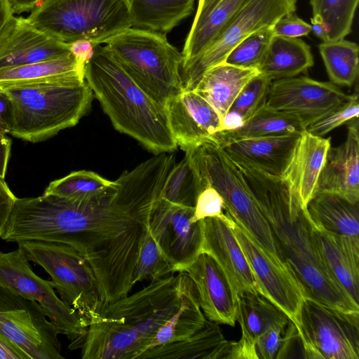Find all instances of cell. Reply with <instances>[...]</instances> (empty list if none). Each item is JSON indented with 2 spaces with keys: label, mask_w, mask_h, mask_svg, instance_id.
<instances>
[{
  "label": "cell",
  "mask_w": 359,
  "mask_h": 359,
  "mask_svg": "<svg viewBox=\"0 0 359 359\" xmlns=\"http://www.w3.org/2000/svg\"><path fill=\"white\" fill-rule=\"evenodd\" d=\"M112 183L113 181L94 172L79 170L51 182L43 194L73 200L83 199L104 191Z\"/></svg>",
  "instance_id": "38"
},
{
  "label": "cell",
  "mask_w": 359,
  "mask_h": 359,
  "mask_svg": "<svg viewBox=\"0 0 359 359\" xmlns=\"http://www.w3.org/2000/svg\"><path fill=\"white\" fill-rule=\"evenodd\" d=\"M359 0H310L313 15L325 25L327 41L344 39L351 32Z\"/></svg>",
  "instance_id": "37"
},
{
  "label": "cell",
  "mask_w": 359,
  "mask_h": 359,
  "mask_svg": "<svg viewBox=\"0 0 359 359\" xmlns=\"http://www.w3.org/2000/svg\"><path fill=\"white\" fill-rule=\"evenodd\" d=\"M185 154L190 156L204 188L210 186L222 196L226 213L263 249L282 262L269 222L253 198L241 170L219 142L211 137Z\"/></svg>",
  "instance_id": "7"
},
{
  "label": "cell",
  "mask_w": 359,
  "mask_h": 359,
  "mask_svg": "<svg viewBox=\"0 0 359 359\" xmlns=\"http://www.w3.org/2000/svg\"><path fill=\"white\" fill-rule=\"evenodd\" d=\"M165 107L175 142L185 152L222 130L218 113L194 90H184Z\"/></svg>",
  "instance_id": "17"
},
{
  "label": "cell",
  "mask_w": 359,
  "mask_h": 359,
  "mask_svg": "<svg viewBox=\"0 0 359 359\" xmlns=\"http://www.w3.org/2000/svg\"><path fill=\"white\" fill-rule=\"evenodd\" d=\"M18 245L29 261L50 275L60 299L77 312L86 327L100 319L102 306L97 281L79 251L58 242L28 241Z\"/></svg>",
  "instance_id": "9"
},
{
  "label": "cell",
  "mask_w": 359,
  "mask_h": 359,
  "mask_svg": "<svg viewBox=\"0 0 359 359\" xmlns=\"http://www.w3.org/2000/svg\"><path fill=\"white\" fill-rule=\"evenodd\" d=\"M306 128V124L297 115L271 109L264 103L242 126L221 130L212 137L222 143L239 139L302 133Z\"/></svg>",
  "instance_id": "33"
},
{
  "label": "cell",
  "mask_w": 359,
  "mask_h": 359,
  "mask_svg": "<svg viewBox=\"0 0 359 359\" xmlns=\"http://www.w3.org/2000/svg\"><path fill=\"white\" fill-rule=\"evenodd\" d=\"M359 100L358 92L350 95L348 99L341 102L321 118L307 126L310 133L323 137L332 130L358 118Z\"/></svg>",
  "instance_id": "42"
},
{
  "label": "cell",
  "mask_w": 359,
  "mask_h": 359,
  "mask_svg": "<svg viewBox=\"0 0 359 359\" xmlns=\"http://www.w3.org/2000/svg\"><path fill=\"white\" fill-rule=\"evenodd\" d=\"M194 208L159 198L154 204L148 229L172 271L184 272L202 252V220L191 222Z\"/></svg>",
  "instance_id": "14"
},
{
  "label": "cell",
  "mask_w": 359,
  "mask_h": 359,
  "mask_svg": "<svg viewBox=\"0 0 359 359\" xmlns=\"http://www.w3.org/2000/svg\"><path fill=\"white\" fill-rule=\"evenodd\" d=\"M180 306L159 328L148 349L184 339L201 329L206 321L194 282L186 272H180Z\"/></svg>",
  "instance_id": "32"
},
{
  "label": "cell",
  "mask_w": 359,
  "mask_h": 359,
  "mask_svg": "<svg viewBox=\"0 0 359 359\" xmlns=\"http://www.w3.org/2000/svg\"><path fill=\"white\" fill-rule=\"evenodd\" d=\"M301 134L239 139L219 144L234 163L283 177Z\"/></svg>",
  "instance_id": "21"
},
{
  "label": "cell",
  "mask_w": 359,
  "mask_h": 359,
  "mask_svg": "<svg viewBox=\"0 0 359 359\" xmlns=\"http://www.w3.org/2000/svg\"><path fill=\"white\" fill-rule=\"evenodd\" d=\"M17 198L4 179L0 177V238L5 230Z\"/></svg>",
  "instance_id": "47"
},
{
  "label": "cell",
  "mask_w": 359,
  "mask_h": 359,
  "mask_svg": "<svg viewBox=\"0 0 359 359\" xmlns=\"http://www.w3.org/2000/svg\"><path fill=\"white\" fill-rule=\"evenodd\" d=\"M175 165L173 155L160 154L123 172L93 196L43 195L33 205L32 238L67 244L85 257L97 281L101 311L127 297L134 286L141 236Z\"/></svg>",
  "instance_id": "1"
},
{
  "label": "cell",
  "mask_w": 359,
  "mask_h": 359,
  "mask_svg": "<svg viewBox=\"0 0 359 359\" xmlns=\"http://www.w3.org/2000/svg\"><path fill=\"white\" fill-rule=\"evenodd\" d=\"M11 140L6 133L0 131V177L4 179L11 155Z\"/></svg>",
  "instance_id": "50"
},
{
  "label": "cell",
  "mask_w": 359,
  "mask_h": 359,
  "mask_svg": "<svg viewBox=\"0 0 359 359\" xmlns=\"http://www.w3.org/2000/svg\"><path fill=\"white\" fill-rule=\"evenodd\" d=\"M231 342L217 323L206 320L201 329L186 339L151 348L137 359H228Z\"/></svg>",
  "instance_id": "27"
},
{
  "label": "cell",
  "mask_w": 359,
  "mask_h": 359,
  "mask_svg": "<svg viewBox=\"0 0 359 359\" xmlns=\"http://www.w3.org/2000/svg\"><path fill=\"white\" fill-rule=\"evenodd\" d=\"M330 147V137L316 136L304 130L282 177L289 183L305 208L316 193Z\"/></svg>",
  "instance_id": "25"
},
{
  "label": "cell",
  "mask_w": 359,
  "mask_h": 359,
  "mask_svg": "<svg viewBox=\"0 0 359 359\" xmlns=\"http://www.w3.org/2000/svg\"><path fill=\"white\" fill-rule=\"evenodd\" d=\"M347 123V135L340 145L330 147L320 172L316 194L338 195L359 203V124L358 118ZM315 194V195H316Z\"/></svg>",
  "instance_id": "20"
},
{
  "label": "cell",
  "mask_w": 359,
  "mask_h": 359,
  "mask_svg": "<svg viewBox=\"0 0 359 359\" xmlns=\"http://www.w3.org/2000/svg\"><path fill=\"white\" fill-rule=\"evenodd\" d=\"M313 236L326 269L359 304V237L334 234L313 226Z\"/></svg>",
  "instance_id": "23"
},
{
  "label": "cell",
  "mask_w": 359,
  "mask_h": 359,
  "mask_svg": "<svg viewBox=\"0 0 359 359\" xmlns=\"http://www.w3.org/2000/svg\"><path fill=\"white\" fill-rule=\"evenodd\" d=\"M224 203L218 191L210 186L205 187L197 197L191 222L208 217H222L224 215Z\"/></svg>",
  "instance_id": "43"
},
{
  "label": "cell",
  "mask_w": 359,
  "mask_h": 359,
  "mask_svg": "<svg viewBox=\"0 0 359 359\" xmlns=\"http://www.w3.org/2000/svg\"><path fill=\"white\" fill-rule=\"evenodd\" d=\"M10 0H0V52L10 39L18 22Z\"/></svg>",
  "instance_id": "46"
},
{
  "label": "cell",
  "mask_w": 359,
  "mask_h": 359,
  "mask_svg": "<svg viewBox=\"0 0 359 359\" xmlns=\"http://www.w3.org/2000/svg\"><path fill=\"white\" fill-rule=\"evenodd\" d=\"M60 334L36 302L0 286V334L29 359H62Z\"/></svg>",
  "instance_id": "13"
},
{
  "label": "cell",
  "mask_w": 359,
  "mask_h": 359,
  "mask_svg": "<svg viewBox=\"0 0 359 359\" xmlns=\"http://www.w3.org/2000/svg\"><path fill=\"white\" fill-rule=\"evenodd\" d=\"M288 323L273 325L259 337L256 341L258 358L277 359L285 341V328Z\"/></svg>",
  "instance_id": "44"
},
{
  "label": "cell",
  "mask_w": 359,
  "mask_h": 359,
  "mask_svg": "<svg viewBox=\"0 0 359 359\" xmlns=\"http://www.w3.org/2000/svg\"><path fill=\"white\" fill-rule=\"evenodd\" d=\"M249 0H198L186 39L182 66L205 50Z\"/></svg>",
  "instance_id": "26"
},
{
  "label": "cell",
  "mask_w": 359,
  "mask_h": 359,
  "mask_svg": "<svg viewBox=\"0 0 359 359\" xmlns=\"http://www.w3.org/2000/svg\"><path fill=\"white\" fill-rule=\"evenodd\" d=\"M236 164L270 225L280 259L301 285L305 297L334 309L359 312V304L321 262L306 208L289 183L282 177Z\"/></svg>",
  "instance_id": "2"
},
{
  "label": "cell",
  "mask_w": 359,
  "mask_h": 359,
  "mask_svg": "<svg viewBox=\"0 0 359 359\" xmlns=\"http://www.w3.org/2000/svg\"><path fill=\"white\" fill-rule=\"evenodd\" d=\"M84 72L85 65L70 53L57 59L0 68V90L85 80Z\"/></svg>",
  "instance_id": "28"
},
{
  "label": "cell",
  "mask_w": 359,
  "mask_h": 359,
  "mask_svg": "<svg viewBox=\"0 0 359 359\" xmlns=\"http://www.w3.org/2000/svg\"><path fill=\"white\" fill-rule=\"evenodd\" d=\"M173 273L170 265L163 257L147 226L140 241L134 270V285L147 279L157 280Z\"/></svg>",
  "instance_id": "39"
},
{
  "label": "cell",
  "mask_w": 359,
  "mask_h": 359,
  "mask_svg": "<svg viewBox=\"0 0 359 359\" xmlns=\"http://www.w3.org/2000/svg\"><path fill=\"white\" fill-rule=\"evenodd\" d=\"M297 330L305 358H359V312L345 311L305 298Z\"/></svg>",
  "instance_id": "10"
},
{
  "label": "cell",
  "mask_w": 359,
  "mask_h": 359,
  "mask_svg": "<svg viewBox=\"0 0 359 359\" xmlns=\"http://www.w3.org/2000/svg\"><path fill=\"white\" fill-rule=\"evenodd\" d=\"M180 304V276L172 274L104 307L90 325L83 359H137Z\"/></svg>",
  "instance_id": "3"
},
{
  "label": "cell",
  "mask_w": 359,
  "mask_h": 359,
  "mask_svg": "<svg viewBox=\"0 0 359 359\" xmlns=\"http://www.w3.org/2000/svg\"><path fill=\"white\" fill-rule=\"evenodd\" d=\"M259 73L257 69L222 62L207 70L193 90L215 109L222 122L239 93Z\"/></svg>",
  "instance_id": "29"
},
{
  "label": "cell",
  "mask_w": 359,
  "mask_h": 359,
  "mask_svg": "<svg viewBox=\"0 0 359 359\" xmlns=\"http://www.w3.org/2000/svg\"><path fill=\"white\" fill-rule=\"evenodd\" d=\"M0 286L37 302L60 334L71 341L69 348L81 347L88 327L77 312L57 297L53 282L42 279L32 270L20 246L8 252L0 250Z\"/></svg>",
  "instance_id": "11"
},
{
  "label": "cell",
  "mask_w": 359,
  "mask_h": 359,
  "mask_svg": "<svg viewBox=\"0 0 359 359\" xmlns=\"http://www.w3.org/2000/svg\"><path fill=\"white\" fill-rule=\"evenodd\" d=\"M349 96L331 81L294 76L272 81L264 104L273 109L296 114L308 126Z\"/></svg>",
  "instance_id": "16"
},
{
  "label": "cell",
  "mask_w": 359,
  "mask_h": 359,
  "mask_svg": "<svg viewBox=\"0 0 359 359\" xmlns=\"http://www.w3.org/2000/svg\"><path fill=\"white\" fill-rule=\"evenodd\" d=\"M132 27L166 34L191 15L196 0H126Z\"/></svg>",
  "instance_id": "34"
},
{
  "label": "cell",
  "mask_w": 359,
  "mask_h": 359,
  "mask_svg": "<svg viewBox=\"0 0 359 359\" xmlns=\"http://www.w3.org/2000/svg\"><path fill=\"white\" fill-rule=\"evenodd\" d=\"M70 53V43L55 39L20 17L0 52V68L57 59Z\"/></svg>",
  "instance_id": "24"
},
{
  "label": "cell",
  "mask_w": 359,
  "mask_h": 359,
  "mask_svg": "<svg viewBox=\"0 0 359 359\" xmlns=\"http://www.w3.org/2000/svg\"><path fill=\"white\" fill-rule=\"evenodd\" d=\"M271 82L259 73L243 87L228 112L237 114L244 123L265 102Z\"/></svg>",
  "instance_id": "41"
},
{
  "label": "cell",
  "mask_w": 359,
  "mask_h": 359,
  "mask_svg": "<svg viewBox=\"0 0 359 359\" xmlns=\"http://www.w3.org/2000/svg\"><path fill=\"white\" fill-rule=\"evenodd\" d=\"M318 48L330 81L335 85L353 86L358 77V46L343 39L324 41Z\"/></svg>",
  "instance_id": "35"
},
{
  "label": "cell",
  "mask_w": 359,
  "mask_h": 359,
  "mask_svg": "<svg viewBox=\"0 0 359 359\" xmlns=\"http://www.w3.org/2000/svg\"><path fill=\"white\" fill-rule=\"evenodd\" d=\"M236 321L242 332L239 341H233L232 359H257L256 341L273 325L288 323V316L262 294L245 292L238 294Z\"/></svg>",
  "instance_id": "22"
},
{
  "label": "cell",
  "mask_w": 359,
  "mask_h": 359,
  "mask_svg": "<svg viewBox=\"0 0 359 359\" xmlns=\"http://www.w3.org/2000/svg\"><path fill=\"white\" fill-rule=\"evenodd\" d=\"M103 43L134 82L158 103L165 106L184 90L183 55L165 34L130 27Z\"/></svg>",
  "instance_id": "6"
},
{
  "label": "cell",
  "mask_w": 359,
  "mask_h": 359,
  "mask_svg": "<svg viewBox=\"0 0 359 359\" xmlns=\"http://www.w3.org/2000/svg\"><path fill=\"white\" fill-rule=\"evenodd\" d=\"M14 122V111L11 100L0 90V131L10 133Z\"/></svg>",
  "instance_id": "48"
},
{
  "label": "cell",
  "mask_w": 359,
  "mask_h": 359,
  "mask_svg": "<svg viewBox=\"0 0 359 359\" xmlns=\"http://www.w3.org/2000/svg\"><path fill=\"white\" fill-rule=\"evenodd\" d=\"M70 52L81 64L86 66L94 55L95 46L88 39H78L70 43Z\"/></svg>",
  "instance_id": "49"
},
{
  "label": "cell",
  "mask_w": 359,
  "mask_h": 359,
  "mask_svg": "<svg viewBox=\"0 0 359 359\" xmlns=\"http://www.w3.org/2000/svg\"><path fill=\"white\" fill-rule=\"evenodd\" d=\"M311 32L320 39L323 42L327 41V31L325 27V25L322 22V20L316 15H313L311 19Z\"/></svg>",
  "instance_id": "53"
},
{
  "label": "cell",
  "mask_w": 359,
  "mask_h": 359,
  "mask_svg": "<svg viewBox=\"0 0 359 359\" xmlns=\"http://www.w3.org/2000/svg\"><path fill=\"white\" fill-rule=\"evenodd\" d=\"M12 102L10 134L36 143L76 126L88 111L93 92L85 80L1 89Z\"/></svg>",
  "instance_id": "5"
},
{
  "label": "cell",
  "mask_w": 359,
  "mask_h": 359,
  "mask_svg": "<svg viewBox=\"0 0 359 359\" xmlns=\"http://www.w3.org/2000/svg\"><path fill=\"white\" fill-rule=\"evenodd\" d=\"M84 78L115 129L156 155L176 150L165 107L142 90L104 46H95Z\"/></svg>",
  "instance_id": "4"
},
{
  "label": "cell",
  "mask_w": 359,
  "mask_h": 359,
  "mask_svg": "<svg viewBox=\"0 0 359 359\" xmlns=\"http://www.w3.org/2000/svg\"><path fill=\"white\" fill-rule=\"evenodd\" d=\"M229 217L259 292L280 309L297 329L301 306L306 298L301 285L280 260L268 253L239 224Z\"/></svg>",
  "instance_id": "15"
},
{
  "label": "cell",
  "mask_w": 359,
  "mask_h": 359,
  "mask_svg": "<svg viewBox=\"0 0 359 359\" xmlns=\"http://www.w3.org/2000/svg\"><path fill=\"white\" fill-rule=\"evenodd\" d=\"M271 28L273 35L290 38L307 36L311 32V25L299 18L294 13L283 15Z\"/></svg>",
  "instance_id": "45"
},
{
  "label": "cell",
  "mask_w": 359,
  "mask_h": 359,
  "mask_svg": "<svg viewBox=\"0 0 359 359\" xmlns=\"http://www.w3.org/2000/svg\"><path fill=\"white\" fill-rule=\"evenodd\" d=\"M0 359H29L19 348L0 334Z\"/></svg>",
  "instance_id": "51"
},
{
  "label": "cell",
  "mask_w": 359,
  "mask_h": 359,
  "mask_svg": "<svg viewBox=\"0 0 359 359\" xmlns=\"http://www.w3.org/2000/svg\"><path fill=\"white\" fill-rule=\"evenodd\" d=\"M203 189L201 177L190 156L186 154L169 173L160 198L176 205L194 208Z\"/></svg>",
  "instance_id": "36"
},
{
  "label": "cell",
  "mask_w": 359,
  "mask_h": 359,
  "mask_svg": "<svg viewBox=\"0 0 359 359\" xmlns=\"http://www.w3.org/2000/svg\"><path fill=\"white\" fill-rule=\"evenodd\" d=\"M306 210L314 227L328 233L359 237V203L332 194H316Z\"/></svg>",
  "instance_id": "31"
},
{
  "label": "cell",
  "mask_w": 359,
  "mask_h": 359,
  "mask_svg": "<svg viewBox=\"0 0 359 359\" xmlns=\"http://www.w3.org/2000/svg\"><path fill=\"white\" fill-rule=\"evenodd\" d=\"M202 252L215 260L237 296L245 292H259L250 265L233 233L229 216L224 213L222 217L202 219Z\"/></svg>",
  "instance_id": "18"
},
{
  "label": "cell",
  "mask_w": 359,
  "mask_h": 359,
  "mask_svg": "<svg viewBox=\"0 0 359 359\" xmlns=\"http://www.w3.org/2000/svg\"><path fill=\"white\" fill-rule=\"evenodd\" d=\"M296 4L297 0H249L205 50L182 66L184 90H193L203 74L224 62L231 50L248 36L294 13Z\"/></svg>",
  "instance_id": "12"
},
{
  "label": "cell",
  "mask_w": 359,
  "mask_h": 359,
  "mask_svg": "<svg viewBox=\"0 0 359 359\" xmlns=\"http://www.w3.org/2000/svg\"><path fill=\"white\" fill-rule=\"evenodd\" d=\"M271 26L262 28L242 40L228 54L224 62L257 69L273 36Z\"/></svg>",
  "instance_id": "40"
},
{
  "label": "cell",
  "mask_w": 359,
  "mask_h": 359,
  "mask_svg": "<svg viewBox=\"0 0 359 359\" xmlns=\"http://www.w3.org/2000/svg\"><path fill=\"white\" fill-rule=\"evenodd\" d=\"M184 272L196 286L204 316L217 324L233 327L238 313V297L215 260L201 252Z\"/></svg>",
  "instance_id": "19"
},
{
  "label": "cell",
  "mask_w": 359,
  "mask_h": 359,
  "mask_svg": "<svg viewBox=\"0 0 359 359\" xmlns=\"http://www.w3.org/2000/svg\"><path fill=\"white\" fill-rule=\"evenodd\" d=\"M40 0H10L15 14L30 11Z\"/></svg>",
  "instance_id": "52"
},
{
  "label": "cell",
  "mask_w": 359,
  "mask_h": 359,
  "mask_svg": "<svg viewBox=\"0 0 359 359\" xmlns=\"http://www.w3.org/2000/svg\"><path fill=\"white\" fill-rule=\"evenodd\" d=\"M313 63L310 46L304 41L273 35L257 70L272 81L296 76Z\"/></svg>",
  "instance_id": "30"
},
{
  "label": "cell",
  "mask_w": 359,
  "mask_h": 359,
  "mask_svg": "<svg viewBox=\"0 0 359 359\" xmlns=\"http://www.w3.org/2000/svg\"><path fill=\"white\" fill-rule=\"evenodd\" d=\"M26 19L65 43L88 39L94 46L132 27L126 0H40Z\"/></svg>",
  "instance_id": "8"
}]
</instances>
